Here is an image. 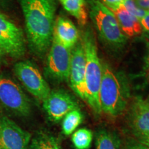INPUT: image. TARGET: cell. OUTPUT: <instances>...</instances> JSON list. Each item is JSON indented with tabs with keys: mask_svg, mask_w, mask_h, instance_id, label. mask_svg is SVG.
Instances as JSON below:
<instances>
[{
	"mask_svg": "<svg viewBox=\"0 0 149 149\" xmlns=\"http://www.w3.org/2000/svg\"><path fill=\"white\" fill-rule=\"evenodd\" d=\"M31 50L43 57L51 47L55 24L56 0H20Z\"/></svg>",
	"mask_w": 149,
	"mask_h": 149,
	"instance_id": "6da1fadb",
	"label": "cell"
},
{
	"mask_svg": "<svg viewBox=\"0 0 149 149\" xmlns=\"http://www.w3.org/2000/svg\"><path fill=\"white\" fill-rule=\"evenodd\" d=\"M103 73L100 89L102 113L111 117L120 116L127 109L130 91L126 79L107 63L102 64Z\"/></svg>",
	"mask_w": 149,
	"mask_h": 149,
	"instance_id": "7a4b0ae2",
	"label": "cell"
},
{
	"mask_svg": "<svg viewBox=\"0 0 149 149\" xmlns=\"http://www.w3.org/2000/svg\"><path fill=\"white\" fill-rule=\"evenodd\" d=\"M86 57L85 102L96 115L102 113L100 103V89L103 67L98 55L95 35L91 29H87L82 34Z\"/></svg>",
	"mask_w": 149,
	"mask_h": 149,
	"instance_id": "3957f363",
	"label": "cell"
},
{
	"mask_svg": "<svg viewBox=\"0 0 149 149\" xmlns=\"http://www.w3.org/2000/svg\"><path fill=\"white\" fill-rule=\"evenodd\" d=\"M88 4L90 17L102 42L113 50L124 47L127 37L121 30L113 12L99 0H89Z\"/></svg>",
	"mask_w": 149,
	"mask_h": 149,
	"instance_id": "277c9868",
	"label": "cell"
},
{
	"mask_svg": "<svg viewBox=\"0 0 149 149\" xmlns=\"http://www.w3.org/2000/svg\"><path fill=\"white\" fill-rule=\"evenodd\" d=\"M71 56V48L62 45L53 37L46 58V75L57 83L68 81Z\"/></svg>",
	"mask_w": 149,
	"mask_h": 149,
	"instance_id": "5b68a950",
	"label": "cell"
},
{
	"mask_svg": "<svg viewBox=\"0 0 149 149\" xmlns=\"http://www.w3.org/2000/svg\"><path fill=\"white\" fill-rule=\"evenodd\" d=\"M14 72L26 89L40 101H44L51 93L47 81L31 61L17 62L14 66Z\"/></svg>",
	"mask_w": 149,
	"mask_h": 149,
	"instance_id": "8992f818",
	"label": "cell"
},
{
	"mask_svg": "<svg viewBox=\"0 0 149 149\" xmlns=\"http://www.w3.org/2000/svg\"><path fill=\"white\" fill-rule=\"evenodd\" d=\"M0 104L7 111L15 115L27 117L31 113L29 98L13 80L0 78Z\"/></svg>",
	"mask_w": 149,
	"mask_h": 149,
	"instance_id": "52a82bcc",
	"label": "cell"
},
{
	"mask_svg": "<svg viewBox=\"0 0 149 149\" xmlns=\"http://www.w3.org/2000/svg\"><path fill=\"white\" fill-rule=\"evenodd\" d=\"M0 49L11 57L20 58L25 55L26 41L23 31L0 13Z\"/></svg>",
	"mask_w": 149,
	"mask_h": 149,
	"instance_id": "ba28073f",
	"label": "cell"
},
{
	"mask_svg": "<svg viewBox=\"0 0 149 149\" xmlns=\"http://www.w3.org/2000/svg\"><path fill=\"white\" fill-rule=\"evenodd\" d=\"M31 135L13 120L0 115V148L29 149Z\"/></svg>",
	"mask_w": 149,
	"mask_h": 149,
	"instance_id": "9c48e42d",
	"label": "cell"
},
{
	"mask_svg": "<svg viewBox=\"0 0 149 149\" xmlns=\"http://www.w3.org/2000/svg\"><path fill=\"white\" fill-rule=\"evenodd\" d=\"M128 127L139 141L149 139V104L137 97L132 102L128 115Z\"/></svg>",
	"mask_w": 149,
	"mask_h": 149,
	"instance_id": "30bf717a",
	"label": "cell"
},
{
	"mask_svg": "<svg viewBox=\"0 0 149 149\" xmlns=\"http://www.w3.org/2000/svg\"><path fill=\"white\" fill-rule=\"evenodd\" d=\"M43 107L50 120L59 122L69 112L78 109V105L69 93L63 90H54L43 101Z\"/></svg>",
	"mask_w": 149,
	"mask_h": 149,
	"instance_id": "8fae6325",
	"label": "cell"
},
{
	"mask_svg": "<svg viewBox=\"0 0 149 149\" xmlns=\"http://www.w3.org/2000/svg\"><path fill=\"white\" fill-rule=\"evenodd\" d=\"M86 57L83 41L79 39L72 48L68 82L70 88L80 99L85 101Z\"/></svg>",
	"mask_w": 149,
	"mask_h": 149,
	"instance_id": "7c38bea8",
	"label": "cell"
},
{
	"mask_svg": "<svg viewBox=\"0 0 149 149\" xmlns=\"http://www.w3.org/2000/svg\"><path fill=\"white\" fill-rule=\"evenodd\" d=\"M53 37L72 49L79 40V33L71 20L64 16H58L54 24Z\"/></svg>",
	"mask_w": 149,
	"mask_h": 149,
	"instance_id": "4fadbf2b",
	"label": "cell"
},
{
	"mask_svg": "<svg viewBox=\"0 0 149 149\" xmlns=\"http://www.w3.org/2000/svg\"><path fill=\"white\" fill-rule=\"evenodd\" d=\"M116 17L120 29L126 37H133L143 32L140 21L126 10L122 4L115 8H109Z\"/></svg>",
	"mask_w": 149,
	"mask_h": 149,
	"instance_id": "5bb4252c",
	"label": "cell"
},
{
	"mask_svg": "<svg viewBox=\"0 0 149 149\" xmlns=\"http://www.w3.org/2000/svg\"><path fill=\"white\" fill-rule=\"evenodd\" d=\"M96 149H122L120 136L114 131L100 129L95 135Z\"/></svg>",
	"mask_w": 149,
	"mask_h": 149,
	"instance_id": "9a60e30c",
	"label": "cell"
},
{
	"mask_svg": "<svg viewBox=\"0 0 149 149\" xmlns=\"http://www.w3.org/2000/svg\"><path fill=\"white\" fill-rule=\"evenodd\" d=\"M64 8L77 20L81 26L86 25L88 12L84 0H59Z\"/></svg>",
	"mask_w": 149,
	"mask_h": 149,
	"instance_id": "2e32d148",
	"label": "cell"
},
{
	"mask_svg": "<svg viewBox=\"0 0 149 149\" xmlns=\"http://www.w3.org/2000/svg\"><path fill=\"white\" fill-rule=\"evenodd\" d=\"M84 120L82 113L79 109L72 110L62 120L61 129L65 135H70L75 131Z\"/></svg>",
	"mask_w": 149,
	"mask_h": 149,
	"instance_id": "e0dca14e",
	"label": "cell"
},
{
	"mask_svg": "<svg viewBox=\"0 0 149 149\" xmlns=\"http://www.w3.org/2000/svg\"><path fill=\"white\" fill-rule=\"evenodd\" d=\"M31 149H61L57 139L51 134L40 132L31 141Z\"/></svg>",
	"mask_w": 149,
	"mask_h": 149,
	"instance_id": "ac0fdd59",
	"label": "cell"
},
{
	"mask_svg": "<svg viewBox=\"0 0 149 149\" xmlns=\"http://www.w3.org/2000/svg\"><path fill=\"white\" fill-rule=\"evenodd\" d=\"M92 131L88 128H79L72 133L71 140L75 149H89L93 141Z\"/></svg>",
	"mask_w": 149,
	"mask_h": 149,
	"instance_id": "d6986e66",
	"label": "cell"
},
{
	"mask_svg": "<svg viewBox=\"0 0 149 149\" xmlns=\"http://www.w3.org/2000/svg\"><path fill=\"white\" fill-rule=\"evenodd\" d=\"M123 5L124 6L126 10L133 15L134 17L140 20L147 14L148 11L141 8L136 3L135 0H125Z\"/></svg>",
	"mask_w": 149,
	"mask_h": 149,
	"instance_id": "ffe728a7",
	"label": "cell"
},
{
	"mask_svg": "<svg viewBox=\"0 0 149 149\" xmlns=\"http://www.w3.org/2000/svg\"><path fill=\"white\" fill-rule=\"evenodd\" d=\"M139 77L142 79V86L144 87L149 84V42L148 44V50L144 59L142 69Z\"/></svg>",
	"mask_w": 149,
	"mask_h": 149,
	"instance_id": "44dd1931",
	"label": "cell"
},
{
	"mask_svg": "<svg viewBox=\"0 0 149 149\" xmlns=\"http://www.w3.org/2000/svg\"><path fill=\"white\" fill-rule=\"evenodd\" d=\"M122 149H149V147L135 138H127L122 145Z\"/></svg>",
	"mask_w": 149,
	"mask_h": 149,
	"instance_id": "7402d4cb",
	"label": "cell"
},
{
	"mask_svg": "<svg viewBox=\"0 0 149 149\" xmlns=\"http://www.w3.org/2000/svg\"><path fill=\"white\" fill-rule=\"evenodd\" d=\"M102 3L109 8H115L124 3L125 0H102Z\"/></svg>",
	"mask_w": 149,
	"mask_h": 149,
	"instance_id": "603a6c76",
	"label": "cell"
},
{
	"mask_svg": "<svg viewBox=\"0 0 149 149\" xmlns=\"http://www.w3.org/2000/svg\"><path fill=\"white\" fill-rule=\"evenodd\" d=\"M139 21H140L143 31H144L147 34L149 35V11Z\"/></svg>",
	"mask_w": 149,
	"mask_h": 149,
	"instance_id": "cb8c5ba5",
	"label": "cell"
},
{
	"mask_svg": "<svg viewBox=\"0 0 149 149\" xmlns=\"http://www.w3.org/2000/svg\"><path fill=\"white\" fill-rule=\"evenodd\" d=\"M137 4L141 8L149 11V0H135Z\"/></svg>",
	"mask_w": 149,
	"mask_h": 149,
	"instance_id": "d4e9b609",
	"label": "cell"
},
{
	"mask_svg": "<svg viewBox=\"0 0 149 149\" xmlns=\"http://www.w3.org/2000/svg\"><path fill=\"white\" fill-rule=\"evenodd\" d=\"M10 0H0V8H5L10 4Z\"/></svg>",
	"mask_w": 149,
	"mask_h": 149,
	"instance_id": "484cf974",
	"label": "cell"
},
{
	"mask_svg": "<svg viewBox=\"0 0 149 149\" xmlns=\"http://www.w3.org/2000/svg\"><path fill=\"white\" fill-rule=\"evenodd\" d=\"M139 142H141V144L146 145V146H148L149 147V139L148 140H146V141H139Z\"/></svg>",
	"mask_w": 149,
	"mask_h": 149,
	"instance_id": "4316f807",
	"label": "cell"
},
{
	"mask_svg": "<svg viewBox=\"0 0 149 149\" xmlns=\"http://www.w3.org/2000/svg\"><path fill=\"white\" fill-rule=\"evenodd\" d=\"M3 52L1 51V49H0V61H1V59H2V57H3Z\"/></svg>",
	"mask_w": 149,
	"mask_h": 149,
	"instance_id": "83f0119b",
	"label": "cell"
},
{
	"mask_svg": "<svg viewBox=\"0 0 149 149\" xmlns=\"http://www.w3.org/2000/svg\"><path fill=\"white\" fill-rule=\"evenodd\" d=\"M146 101L148 102V103L149 104V95H148V97L146 98Z\"/></svg>",
	"mask_w": 149,
	"mask_h": 149,
	"instance_id": "f1b7e54d",
	"label": "cell"
},
{
	"mask_svg": "<svg viewBox=\"0 0 149 149\" xmlns=\"http://www.w3.org/2000/svg\"><path fill=\"white\" fill-rule=\"evenodd\" d=\"M0 149H3V148H0Z\"/></svg>",
	"mask_w": 149,
	"mask_h": 149,
	"instance_id": "f546056e",
	"label": "cell"
}]
</instances>
